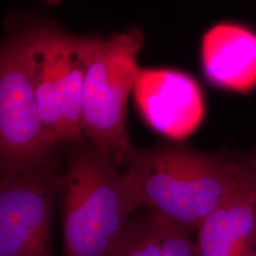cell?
Wrapping results in <instances>:
<instances>
[{
  "label": "cell",
  "instance_id": "obj_12",
  "mask_svg": "<svg viewBox=\"0 0 256 256\" xmlns=\"http://www.w3.org/2000/svg\"><path fill=\"white\" fill-rule=\"evenodd\" d=\"M236 160L241 166L248 189L256 202V148L248 154H238Z\"/></svg>",
  "mask_w": 256,
  "mask_h": 256
},
{
  "label": "cell",
  "instance_id": "obj_2",
  "mask_svg": "<svg viewBox=\"0 0 256 256\" xmlns=\"http://www.w3.org/2000/svg\"><path fill=\"white\" fill-rule=\"evenodd\" d=\"M115 160L77 153L64 178V256H111L134 212L137 194Z\"/></svg>",
  "mask_w": 256,
  "mask_h": 256
},
{
  "label": "cell",
  "instance_id": "obj_3",
  "mask_svg": "<svg viewBox=\"0 0 256 256\" xmlns=\"http://www.w3.org/2000/svg\"><path fill=\"white\" fill-rule=\"evenodd\" d=\"M142 45L144 34L138 28L102 39L84 78L82 134L117 164L128 162L136 152L128 136L126 115Z\"/></svg>",
  "mask_w": 256,
  "mask_h": 256
},
{
  "label": "cell",
  "instance_id": "obj_13",
  "mask_svg": "<svg viewBox=\"0 0 256 256\" xmlns=\"http://www.w3.org/2000/svg\"><path fill=\"white\" fill-rule=\"evenodd\" d=\"M245 256H256V225L254 230L252 234V238L248 241Z\"/></svg>",
  "mask_w": 256,
  "mask_h": 256
},
{
  "label": "cell",
  "instance_id": "obj_11",
  "mask_svg": "<svg viewBox=\"0 0 256 256\" xmlns=\"http://www.w3.org/2000/svg\"><path fill=\"white\" fill-rule=\"evenodd\" d=\"M162 256H198V246L190 232L164 220Z\"/></svg>",
  "mask_w": 256,
  "mask_h": 256
},
{
  "label": "cell",
  "instance_id": "obj_6",
  "mask_svg": "<svg viewBox=\"0 0 256 256\" xmlns=\"http://www.w3.org/2000/svg\"><path fill=\"white\" fill-rule=\"evenodd\" d=\"M132 92L142 117L164 136L182 140L202 124L205 110L202 90L182 72L138 68Z\"/></svg>",
  "mask_w": 256,
  "mask_h": 256
},
{
  "label": "cell",
  "instance_id": "obj_14",
  "mask_svg": "<svg viewBox=\"0 0 256 256\" xmlns=\"http://www.w3.org/2000/svg\"><path fill=\"white\" fill-rule=\"evenodd\" d=\"M44 1L50 6H55V5L59 4L62 0H44Z\"/></svg>",
  "mask_w": 256,
  "mask_h": 256
},
{
  "label": "cell",
  "instance_id": "obj_9",
  "mask_svg": "<svg viewBox=\"0 0 256 256\" xmlns=\"http://www.w3.org/2000/svg\"><path fill=\"white\" fill-rule=\"evenodd\" d=\"M256 225V202L248 190L214 210L198 230V256H245Z\"/></svg>",
  "mask_w": 256,
  "mask_h": 256
},
{
  "label": "cell",
  "instance_id": "obj_7",
  "mask_svg": "<svg viewBox=\"0 0 256 256\" xmlns=\"http://www.w3.org/2000/svg\"><path fill=\"white\" fill-rule=\"evenodd\" d=\"M101 41L100 37L72 36L52 26L50 60L62 115L59 142H76L82 137L84 78Z\"/></svg>",
  "mask_w": 256,
  "mask_h": 256
},
{
  "label": "cell",
  "instance_id": "obj_5",
  "mask_svg": "<svg viewBox=\"0 0 256 256\" xmlns=\"http://www.w3.org/2000/svg\"><path fill=\"white\" fill-rule=\"evenodd\" d=\"M64 178L48 162L2 174L0 256H54L50 236L52 203Z\"/></svg>",
  "mask_w": 256,
  "mask_h": 256
},
{
  "label": "cell",
  "instance_id": "obj_8",
  "mask_svg": "<svg viewBox=\"0 0 256 256\" xmlns=\"http://www.w3.org/2000/svg\"><path fill=\"white\" fill-rule=\"evenodd\" d=\"M203 72L214 86L248 93L256 86V34L247 28L220 23L210 28L202 44Z\"/></svg>",
  "mask_w": 256,
  "mask_h": 256
},
{
  "label": "cell",
  "instance_id": "obj_4",
  "mask_svg": "<svg viewBox=\"0 0 256 256\" xmlns=\"http://www.w3.org/2000/svg\"><path fill=\"white\" fill-rule=\"evenodd\" d=\"M36 26L5 39L0 54V152L5 173L48 160L58 142L44 126L36 96L34 42Z\"/></svg>",
  "mask_w": 256,
  "mask_h": 256
},
{
  "label": "cell",
  "instance_id": "obj_1",
  "mask_svg": "<svg viewBox=\"0 0 256 256\" xmlns=\"http://www.w3.org/2000/svg\"><path fill=\"white\" fill-rule=\"evenodd\" d=\"M128 164L126 174L140 206L190 234L222 204L248 190L234 155L162 146L136 151Z\"/></svg>",
  "mask_w": 256,
  "mask_h": 256
},
{
  "label": "cell",
  "instance_id": "obj_10",
  "mask_svg": "<svg viewBox=\"0 0 256 256\" xmlns=\"http://www.w3.org/2000/svg\"><path fill=\"white\" fill-rule=\"evenodd\" d=\"M164 220L153 210L132 218L111 256H162Z\"/></svg>",
  "mask_w": 256,
  "mask_h": 256
}]
</instances>
